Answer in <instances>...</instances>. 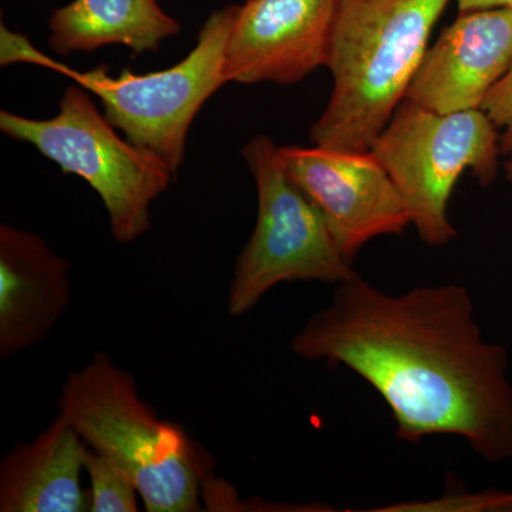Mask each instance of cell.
<instances>
[{"label": "cell", "mask_w": 512, "mask_h": 512, "mask_svg": "<svg viewBox=\"0 0 512 512\" xmlns=\"http://www.w3.org/2000/svg\"><path fill=\"white\" fill-rule=\"evenodd\" d=\"M291 349L363 377L392 410L397 439L453 434L487 463L512 460L510 357L484 340L464 286L392 296L357 274L293 336Z\"/></svg>", "instance_id": "1"}, {"label": "cell", "mask_w": 512, "mask_h": 512, "mask_svg": "<svg viewBox=\"0 0 512 512\" xmlns=\"http://www.w3.org/2000/svg\"><path fill=\"white\" fill-rule=\"evenodd\" d=\"M448 0H338L326 66L333 92L316 146L369 151L406 97Z\"/></svg>", "instance_id": "2"}, {"label": "cell", "mask_w": 512, "mask_h": 512, "mask_svg": "<svg viewBox=\"0 0 512 512\" xmlns=\"http://www.w3.org/2000/svg\"><path fill=\"white\" fill-rule=\"evenodd\" d=\"M57 409L87 446L131 477L148 512L201 511L211 478L210 454L183 427L160 419L138 393L136 379L97 352L63 384Z\"/></svg>", "instance_id": "3"}, {"label": "cell", "mask_w": 512, "mask_h": 512, "mask_svg": "<svg viewBox=\"0 0 512 512\" xmlns=\"http://www.w3.org/2000/svg\"><path fill=\"white\" fill-rule=\"evenodd\" d=\"M402 194L424 244L456 238L448 201L466 171L487 187L500 168V131L483 110L439 114L404 99L370 148Z\"/></svg>", "instance_id": "4"}, {"label": "cell", "mask_w": 512, "mask_h": 512, "mask_svg": "<svg viewBox=\"0 0 512 512\" xmlns=\"http://www.w3.org/2000/svg\"><path fill=\"white\" fill-rule=\"evenodd\" d=\"M0 130L32 144L63 173L83 178L99 194L111 234L121 244L136 241L151 228V204L174 177L157 157L120 138L80 84L64 90L53 119H28L2 110Z\"/></svg>", "instance_id": "5"}, {"label": "cell", "mask_w": 512, "mask_h": 512, "mask_svg": "<svg viewBox=\"0 0 512 512\" xmlns=\"http://www.w3.org/2000/svg\"><path fill=\"white\" fill-rule=\"evenodd\" d=\"M258 191V215L228 292V313L239 318L285 282L340 285L357 275L340 252L318 207L286 174L272 138H252L242 150Z\"/></svg>", "instance_id": "6"}, {"label": "cell", "mask_w": 512, "mask_h": 512, "mask_svg": "<svg viewBox=\"0 0 512 512\" xmlns=\"http://www.w3.org/2000/svg\"><path fill=\"white\" fill-rule=\"evenodd\" d=\"M237 6L217 10L204 23L190 55L170 69L147 74L123 70L110 76L104 67L79 72L45 55L39 66L69 76L96 94L104 116L131 144L157 157L174 177L184 163L192 121L225 79V52Z\"/></svg>", "instance_id": "7"}, {"label": "cell", "mask_w": 512, "mask_h": 512, "mask_svg": "<svg viewBox=\"0 0 512 512\" xmlns=\"http://www.w3.org/2000/svg\"><path fill=\"white\" fill-rule=\"evenodd\" d=\"M286 174L318 207L340 252L353 261L367 242L400 235L412 215L372 151L279 147Z\"/></svg>", "instance_id": "8"}, {"label": "cell", "mask_w": 512, "mask_h": 512, "mask_svg": "<svg viewBox=\"0 0 512 512\" xmlns=\"http://www.w3.org/2000/svg\"><path fill=\"white\" fill-rule=\"evenodd\" d=\"M338 0H247L235 9L227 82L295 84L326 66Z\"/></svg>", "instance_id": "9"}, {"label": "cell", "mask_w": 512, "mask_h": 512, "mask_svg": "<svg viewBox=\"0 0 512 512\" xmlns=\"http://www.w3.org/2000/svg\"><path fill=\"white\" fill-rule=\"evenodd\" d=\"M511 63V9L460 13L427 50L404 99L439 114L481 109Z\"/></svg>", "instance_id": "10"}, {"label": "cell", "mask_w": 512, "mask_h": 512, "mask_svg": "<svg viewBox=\"0 0 512 512\" xmlns=\"http://www.w3.org/2000/svg\"><path fill=\"white\" fill-rule=\"evenodd\" d=\"M70 265L33 232L0 227V359L43 342L72 299Z\"/></svg>", "instance_id": "11"}, {"label": "cell", "mask_w": 512, "mask_h": 512, "mask_svg": "<svg viewBox=\"0 0 512 512\" xmlns=\"http://www.w3.org/2000/svg\"><path fill=\"white\" fill-rule=\"evenodd\" d=\"M87 446L59 414L32 441L16 444L0 463V511L89 512L82 488Z\"/></svg>", "instance_id": "12"}, {"label": "cell", "mask_w": 512, "mask_h": 512, "mask_svg": "<svg viewBox=\"0 0 512 512\" xmlns=\"http://www.w3.org/2000/svg\"><path fill=\"white\" fill-rule=\"evenodd\" d=\"M49 46L59 55L126 46L133 52H156L181 25L157 0H73L49 20Z\"/></svg>", "instance_id": "13"}, {"label": "cell", "mask_w": 512, "mask_h": 512, "mask_svg": "<svg viewBox=\"0 0 512 512\" xmlns=\"http://www.w3.org/2000/svg\"><path fill=\"white\" fill-rule=\"evenodd\" d=\"M84 471L90 478L89 512H136V484L111 458L89 447Z\"/></svg>", "instance_id": "14"}, {"label": "cell", "mask_w": 512, "mask_h": 512, "mask_svg": "<svg viewBox=\"0 0 512 512\" xmlns=\"http://www.w3.org/2000/svg\"><path fill=\"white\" fill-rule=\"evenodd\" d=\"M384 511H497L512 512V493L453 494L429 503L396 505Z\"/></svg>", "instance_id": "15"}, {"label": "cell", "mask_w": 512, "mask_h": 512, "mask_svg": "<svg viewBox=\"0 0 512 512\" xmlns=\"http://www.w3.org/2000/svg\"><path fill=\"white\" fill-rule=\"evenodd\" d=\"M481 110L493 120L500 131L501 153L512 156V63L491 92L485 97Z\"/></svg>", "instance_id": "16"}, {"label": "cell", "mask_w": 512, "mask_h": 512, "mask_svg": "<svg viewBox=\"0 0 512 512\" xmlns=\"http://www.w3.org/2000/svg\"><path fill=\"white\" fill-rule=\"evenodd\" d=\"M460 13L485 9H511L512 0H456Z\"/></svg>", "instance_id": "17"}, {"label": "cell", "mask_w": 512, "mask_h": 512, "mask_svg": "<svg viewBox=\"0 0 512 512\" xmlns=\"http://www.w3.org/2000/svg\"><path fill=\"white\" fill-rule=\"evenodd\" d=\"M505 178H507L508 183L512 185V156L508 158L507 163L504 164Z\"/></svg>", "instance_id": "18"}]
</instances>
